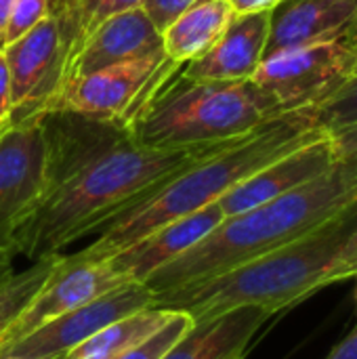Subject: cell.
Wrapping results in <instances>:
<instances>
[{
  "mask_svg": "<svg viewBox=\"0 0 357 359\" xmlns=\"http://www.w3.org/2000/svg\"><path fill=\"white\" fill-rule=\"evenodd\" d=\"M40 116L48 147V183L15 244L17 255L32 263L59 255L72 242L99 231L189 166L246 137L160 149L135 143L128 128L118 122L69 111Z\"/></svg>",
  "mask_w": 357,
  "mask_h": 359,
  "instance_id": "obj_1",
  "label": "cell"
},
{
  "mask_svg": "<svg viewBox=\"0 0 357 359\" xmlns=\"http://www.w3.org/2000/svg\"><path fill=\"white\" fill-rule=\"evenodd\" d=\"M322 137L328 135L320 128L311 109L282 111L231 147L183 170L143 204L112 219L99 229V238L78 255L90 261H107L160 225L219 202L229 189L278 158Z\"/></svg>",
  "mask_w": 357,
  "mask_h": 359,
  "instance_id": "obj_2",
  "label": "cell"
},
{
  "mask_svg": "<svg viewBox=\"0 0 357 359\" xmlns=\"http://www.w3.org/2000/svg\"><path fill=\"white\" fill-rule=\"evenodd\" d=\"M357 225V198L332 219L267 255L219 276L154 297V307L187 313L194 322L240 307L284 311L328 286L326 276Z\"/></svg>",
  "mask_w": 357,
  "mask_h": 359,
  "instance_id": "obj_3",
  "label": "cell"
},
{
  "mask_svg": "<svg viewBox=\"0 0 357 359\" xmlns=\"http://www.w3.org/2000/svg\"><path fill=\"white\" fill-rule=\"evenodd\" d=\"M357 198V177L335 164L324 177L276 200L223 219L194 248L143 284L151 294L229 271L314 231Z\"/></svg>",
  "mask_w": 357,
  "mask_h": 359,
  "instance_id": "obj_4",
  "label": "cell"
},
{
  "mask_svg": "<svg viewBox=\"0 0 357 359\" xmlns=\"http://www.w3.org/2000/svg\"><path fill=\"white\" fill-rule=\"evenodd\" d=\"M179 69V67H177ZM175 69V72H177ZM173 72V74H175ZM168 74L124 124L143 147H191L248 135L282 114L252 80H173Z\"/></svg>",
  "mask_w": 357,
  "mask_h": 359,
  "instance_id": "obj_5",
  "label": "cell"
},
{
  "mask_svg": "<svg viewBox=\"0 0 357 359\" xmlns=\"http://www.w3.org/2000/svg\"><path fill=\"white\" fill-rule=\"evenodd\" d=\"M74 40L72 8L53 0L48 15L2 53L11 76V124L40 114L61 84L69 44Z\"/></svg>",
  "mask_w": 357,
  "mask_h": 359,
  "instance_id": "obj_6",
  "label": "cell"
},
{
  "mask_svg": "<svg viewBox=\"0 0 357 359\" xmlns=\"http://www.w3.org/2000/svg\"><path fill=\"white\" fill-rule=\"evenodd\" d=\"M177 67L181 65L173 63L166 53L160 50L67 80L50 95L40 114L69 111L84 118L126 124L154 88Z\"/></svg>",
  "mask_w": 357,
  "mask_h": 359,
  "instance_id": "obj_7",
  "label": "cell"
},
{
  "mask_svg": "<svg viewBox=\"0 0 357 359\" xmlns=\"http://www.w3.org/2000/svg\"><path fill=\"white\" fill-rule=\"evenodd\" d=\"M356 74V57L337 40L269 55L250 80L282 111H292L314 109Z\"/></svg>",
  "mask_w": 357,
  "mask_h": 359,
  "instance_id": "obj_8",
  "label": "cell"
},
{
  "mask_svg": "<svg viewBox=\"0 0 357 359\" xmlns=\"http://www.w3.org/2000/svg\"><path fill=\"white\" fill-rule=\"evenodd\" d=\"M48 183V147L42 116L8 124L0 135V250L17 255V233Z\"/></svg>",
  "mask_w": 357,
  "mask_h": 359,
  "instance_id": "obj_9",
  "label": "cell"
},
{
  "mask_svg": "<svg viewBox=\"0 0 357 359\" xmlns=\"http://www.w3.org/2000/svg\"><path fill=\"white\" fill-rule=\"evenodd\" d=\"M154 307V294L145 284L130 282L114 288L23 337L0 351V359H61L107 324Z\"/></svg>",
  "mask_w": 357,
  "mask_h": 359,
  "instance_id": "obj_10",
  "label": "cell"
},
{
  "mask_svg": "<svg viewBox=\"0 0 357 359\" xmlns=\"http://www.w3.org/2000/svg\"><path fill=\"white\" fill-rule=\"evenodd\" d=\"M130 284L126 278L116 273L109 261H90L74 255H61L48 273L46 282L32 297L25 309L0 337V351L15 345L23 337L57 320L59 316L114 290Z\"/></svg>",
  "mask_w": 357,
  "mask_h": 359,
  "instance_id": "obj_11",
  "label": "cell"
},
{
  "mask_svg": "<svg viewBox=\"0 0 357 359\" xmlns=\"http://www.w3.org/2000/svg\"><path fill=\"white\" fill-rule=\"evenodd\" d=\"M162 34L141 6L114 15L72 42L61 76V84L118 63L160 53ZM59 84V86H61ZM57 86V88H59Z\"/></svg>",
  "mask_w": 357,
  "mask_h": 359,
  "instance_id": "obj_12",
  "label": "cell"
},
{
  "mask_svg": "<svg viewBox=\"0 0 357 359\" xmlns=\"http://www.w3.org/2000/svg\"><path fill=\"white\" fill-rule=\"evenodd\" d=\"M332 168H335V156H332L330 139L322 137L305 147H299L278 158L257 175L248 177L246 181L229 189L219 200V206L227 219L244 210H250L259 204H265L269 200H276L288 191H295L324 177Z\"/></svg>",
  "mask_w": 357,
  "mask_h": 359,
  "instance_id": "obj_13",
  "label": "cell"
},
{
  "mask_svg": "<svg viewBox=\"0 0 357 359\" xmlns=\"http://www.w3.org/2000/svg\"><path fill=\"white\" fill-rule=\"evenodd\" d=\"M225 219L219 202L208 204L191 215L175 219L158 229L149 231L128 248L109 257V265L116 273L128 282L143 284L151 273L179 259L183 252L194 248Z\"/></svg>",
  "mask_w": 357,
  "mask_h": 359,
  "instance_id": "obj_14",
  "label": "cell"
},
{
  "mask_svg": "<svg viewBox=\"0 0 357 359\" xmlns=\"http://www.w3.org/2000/svg\"><path fill=\"white\" fill-rule=\"evenodd\" d=\"M271 11L234 15L223 36L202 57L183 63L185 80L236 82L250 80L265 57Z\"/></svg>",
  "mask_w": 357,
  "mask_h": 359,
  "instance_id": "obj_15",
  "label": "cell"
},
{
  "mask_svg": "<svg viewBox=\"0 0 357 359\" xmlns=\"http://www.w3.org/2000/svg\"><path fill=\"white\" fill-rule=\"evenodd\" d=\"M357 0H284L271 11L265 57L337 42L349 25ZM263 57V59H265Z\"/></svg>",
  "mask_w": 357,
  "mask_h": 359,
  "instance_id": "obj_16",
  "label": "cell"
},
{
  "mask_svg": "<svg viewBox=\"0 0 357 359\" xmlns=\"http://www.w3.org/2000/svg\"><path fill=\"white\" fill-rule=\"evenodd\" d=\"M276 316L265 307H240L194 326L162 359H242L259 328Z\"/></svg>",
  "mask_w": 357,
  "mask_h": 359,
  "instance_id": "obj_17",
  "label": "cell"
},
{
  "mask_svg": "<svg viewBox=\"0 0 357 359\" xmlns=\"http://www.w3.org/2000/svg\"><path fill=\"white\" fill-rule=\"evenodd\" d=\"M234 15L227 0H206L189 8L162 32L166 57L177 65L202 57L223 36Z\"/></svg>",
  "mask_w": 357,
  "mask_h": 359,
  "instance_id": "obj_18",
  "label": "cell"
},
{
  "mask_svg": "<svg viewBox=\"0 0 357 359\" xmlns=\"http://www.w3.org/2000/svg\"><path fill=\"white\" fill-rule=\"evenodd\" d=\"M173 311L149 307L143 311H135L130 316H124L112 324H107L103 330L86 339L82 345L72 349L65 358L61 359H114L128 349L141 345L145 339H149L154 332H158Z\"/></svg>",
  "mask_w": 357,
  "mask_h": 359,
  "instance_id": "obj_19",
  "label": "cell"
},
{
  "mask_svg": "<svg viewBox=\"0 0 357 359\" xmlns=\"http://www.w3.org/2000/svg\"><path fill=\"white\" fill-rule=\"evenodd\" d=\"M59 257H61V252L53 255V257L38 259L27 269L15 273L8 282H4L0 286V337L15 322V318L25 309V305L40 290V286L46 282V278L53 271L55 263L59 261Z\"/></svg>",
  "mask_w": 357,
  "mask_h": 359,
  "instance_id": "obj_20",
  "label": "cell"
},
{
  "mask_svg": "<svg viewBox=\"0 0 357 359\" xmlns=\"http://www.w3.org/2000/svg\"><path fill=\"white\" fill-rule=\"evenodd\" d=\"M311 111L316 122L328 137L357 124V74Z\"/></svg>",
  "mask_w": 357,
  "mask_h": 359,
  "instance_id": "obj_21",
  "label": "cell"
},
{
  "mask_svg": "<svg viewBox=\"0 0 357 359\" xmlns=\"http://www.w3.org/2000/svg\"><path fill=\"white\" fill-rule=\"evenodd\" d=\"M194 326V320L187 313L181 311H173V316L168 318V322L154 332L149 339H145L141 345L128 349L126 353L118 355L114 359H162V355Z\"/></svg>",
  "mask_w": 357,
  "mask_h": 359,
  "instance_id": "obj_22",
  "label": "cell"
},
{
  "mask_svg": "<svg viewBox=\"0 0 357 359\" xmlns=\"http://www.w3.org/2000/svg\"><path fill=\"white\" fill-rule=\"evenodd\" d=\"M141 2L143 0H78L76 4H69L72 19H74V29H76L72 42L86 36L90 29H95L105 19L141 6Z\"/></svg>",
  "mask_w": 357,
  "mask_h": 359,
  "instance_id": "obj_23",
  "label": "cell"
},
{
  "mask_svg": "<svg viewBox=\"0 0 357 359\" xmlns=\"http://www.w3.org/2000/svg\"><path fill=\"white\" fill-rule=\"evenodd\" d=\"M50 11V0H15L8 23L4 29V44L17 40L36 23H40Z\"/></svg>",
  "mask_w": 357,
  "mask_h": 359,
  "instance_id": "obj_24",
  "label": "cell"
},
{
  "mask_svg": "<svg viewBox=\"0 0 357 359\" xmlns=\"http://www.w3.org/2000/svg\"><path fill=\"white\" fill-rule=\"evenodd\" d=\"M202 2H206V0H143L141 8L145 11L149 21L156 25V29L162 34L183 13H187L189 8H194Z\"/></svg>",
  "mask_w": 357,
  "mask_h": 359,
  "instance_id": "obj_25",
  "label": "cell"
},
{
  "mask_svg": "<svg viewBox=\"0 0 357 359\" xmlns=\"http://www.w3.org/2000/svg\"><path fill=\"white\" fill-rule=\"evenodd\" d=\"M328 139H330L335 164H339L341 168L357 177V124L330 135Z\"/></svg>",
  "mask_w": 357,
  "mask_h": 359,
  "instance_id": "obj_26",
  "label": "cell"
},
{
  "mask_svg": "<svg viewBox=\"0 0 357 359\" xmlns=\"http://www.w3.org/2000/svg\"><path fill=\"white\" fill-rule=\"evenodd\" d=\"M357 273V225L356 229L351 231V236L347 238V242L343 244V248L339 250L328 276H326V282L328 286L335 284V282H341V280H347V278H353Z\"/></svg>",
  "mask_w": 357,
  "mask_h": 359,
  "instance_id": "obj_27",
  "label": "cell"
},
{
  "mask_svg": "<svg viewBox=\"0 0 357 359\" xmlns=\"http://www.w3.org/2000/svg\"><path fill=\"white\" fill-rule=\"evenodd\" d=\"M11 124V76L4 53L0 50V126Z\"/></svg>",
  "mask_w": 357,
  "mask_h": 359,
  "instance_id": "obj_28",
  "label": "cell"
},
{
  "mask_svg": "<svg viewBox=\"0 0 357 359\" xmlns=\"http://www.w3.org/2000/svg\"><path fill=\"white\" fill-rule=\"evenodd\" d=\"M236 15H248V13H265L274 11L284 0H227Z\"/></svg>",
  "mask_w": 357,
  "mask_h": 359,
  "instance_id": "obj_29",
  "label": "cell"
},
{
  "mask_svg": "<svg viewBox=\"0 0 357 359\" xmlns=\"http://www.w3.org/2000/svg\"><path fill=\"white\" fill-rule=\"evenodd\" d=\"M324 359H357V326Z\"/></svg>",
  "mask_w": 357,
  "mask_h": 359,
  "instance_id": "obj_30",
  "label": "cell"
},
{
  "mask_svg": "<svg viewBox=\"0 0 357 359\" xmlns=\"http://www.w3.org/2000/svg\"><path fill=\"white\" fill-rule=\"evenodd\" d=\"M339 42L356 57V63H357V8L356 13H353V17H351V21H349V25L345 27V32L341 34V38H339Z\"/></svg>",
  "mask_w": 357,
  "mask_h": 359,
  "instance_id": "obj_31",
  "label": "cell"
},
{
  "mask_svg": "<svg viewBox=\"0 0 357 359\" xmlns=\"http://www.w3.org/2000/svg\"><path fill=\"white\" fill-rule=\"evenodd\" d=\"M13 252L8 250H0V286L4 282H8L13 276H15V269H13Z\"/></svg>",
  "mask_w": 357,
  "mask_h": 359,
  "instance_id": "obj_32",
  "label": "cell"
},
{
  "mask_svg": "<svg viewBox=\"0 0 357 359\" xmlns=\"http://www.w3.org/2000/svg\"><path fill=\"white\" fill-rule=\"evenodd\" d=\"M13 2L15 0H0V50L4 48V29H6V23H8Z\"/></svg>",
  "mask_w": 357,
  "mask_h": 359,
  "instance_id": "obj_33",
  "label": "cell"
},
{
  "mask_svg": "<svg viewBox=\"0 0 357 359\" xmlns=\"http://www.w3.org/2000/svg\"><path fill=\"white\" fill-rule=\"evenodd\" d=\"M61 2H65V4H76L78 0H61Z\"/></svg>",
  "mask_w": 357,
  "mask_h": 359,
  "instance_id": "obj_34",
  "label": "cell"
},
{
  "mask_svg": "<svg viewBox=\"0 0 357 359\" xmlns=\"http://www.w3.org/2000/svg\"><path fill=\"white\" fill-rule=\"evenodd\" d=\"M4 130H6V126H0V135H2Z\"/></svg>",
  "mask_w": 357,
  "mask_h": 359,
  "instance_id": "obj_35",
  "label": "cell"
},
{
  "mask_svg": "<svg viewBox=\"0 0 357 359\" xmlns=\"http://www.w3.org/2000/svg\"><path fill=\"white\" fill-rule=\"evenodd\" d=\"M353 278H357V273H356V276H353ZM356 303H357V292H356Z\"/></svg>",
  "mask_w": 357,
  "mask_h": 359,
  "instance_id": "obj_36",
  "label": "cell"
}]
</instances>
